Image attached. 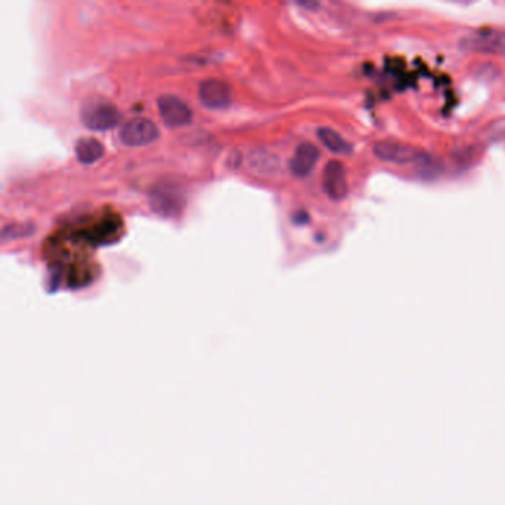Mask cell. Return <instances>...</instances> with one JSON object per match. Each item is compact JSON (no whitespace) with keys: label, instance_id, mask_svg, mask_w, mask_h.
Here are the masks:
<instances>
[{"label":"cell","instance_id":"obj_6","mask_svg":"<svg viewBox=\"0 0 505 505\" xmlns=\"http://www.w3.org/2000/svg\"><path fill=\"white\" fill-rule=\"evenodd\" d=\"M158 107L162 120L171 128L186 126L193 119L191 108L181 98L174 97V95H163L158 101Z\"/></svg>","mask_w":505,"mask_h":505},{"label":"cell","instance_id":"obj_1","mask_svg":"<svg viewBox=\"0 0 505 505\" xmlns=\"http://www.w3.org/2000/svg\"><path fill=\"white\" fill-rule=\"evenodd\" d=\"M82 123L93 130H108L117 126L120 113L117 107L105 98L93 97L86 100L80 108Z\"/></svg>","mask_w":505,"mask_h":505},{"label":"cell","instance_id":"obj_9","mask_svg":"<svg viewBox=\"0 0 505 505\" xmlns=\"http://www.w3.org/2000/svg\"><path fill=\"white\" fill-rule=\"evenodd\" d=\"M76 158L83 165H92L98 162L104 156V146L95 138L85 137L76 142Z\"/></svg>","mask_w":505,"mask_h":505},{"label":"cell","instance_id":"obj_7","mask_svg":"<svg viewBox=\"0 0 505 505\" xmlns=\"http://www.w3.org/2000/svg\"><path fill=\"white\" fill-rule=\"evenodd\" d=\"M199 98L204 107L223 110L232 103V92L227 83L218 79H206L199 86Z\"/></svg>","mask_w":505,"mask_h":505},{"label":"cell","instance_id":"obj_4","mask_svg":"<svg viewBox=\"0 0 505 505\" xmlns=\"http://www.w3.org/2000/svg\"><path fill=\"white\" fill-rule=\"evenodd\" d=\"M372 151H374L375 158H378L379 160L398 165L415 163L425 158V154L421 150L409 146V144L394 141H379L375 144Z\"/></svg>","mask_w":505,"mask_h":505},{"label":"cell","instance_id":"obj_3","mask_svg":"<svg viewBox=\"0 0 505 505\" xmlns=\"http://www.w3.org/2000/svg\"><path fill=\"white\" fill-rule=\"evenodd\" d=\"M462 50L480 54L505 55V33L499 30H478L461 40Z\"/></svg>","mask_w":505,"mask_h":505},{"label":"cell","instance_id":"obj_8","mask_svg":"<svg viewBox=\"0 0 505 505\" xmlns=\"http://www.w3.org/2000/svg\"><path fill=\"white\" fill-rule=\"evenodd\" d=\"M320 158L319 149L311 142L299 144L292 156L289 167L295 176L306 178L315 169Z\"/></svg>","mask_w":505,"mask_h":505},{"label":"cell","instance_id":"obj_2","mask_svg":"<svg viewBox=\"0 0 505 505\" xmlns=\"http://www.w3.org/2000/svg\"><path fill=\"white\" fill-rule=\"evenodd\" d=\"M159 128L150 119L137 117L126 122L120 129V141L128 147L149 146L159 138Z\"/></svg>","mask_w":505,"mask_h":505},{"label":"cell","instance_id":"obj_10","mask_svg":"<svg viewBox=\"0 0 505 505\" xmlns=\"http://www.w3.org/2000/svg\"><path fill=\"white\" fill-rule=\"evenodd\" d=\"M317 137L322 141V144L326 147L329 151L340 154V156H348L352 154L353 149L348 141H345L338 132H335L331 128H320L317 130Z\"/></svg>","mask_w":505,"mask_h":505},{"label":"cell","instance_id":"obj_5","mask_svg":"<svg viewBox=\"0 0 505 505\" xmlns=\"http://www.w3.org/2000/svg\"><path fill=\"white\" fill-rule=\"evenodd\" d=\"M322 187L331 200L340 202L348 195V181L345 167L338 160H331L323 169Z\"/></svg>","mask_w":505,"mask_h":505}]
</instances>
